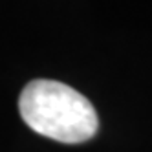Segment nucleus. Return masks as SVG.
Instances as JSON below:
<instances>
[{
    "mask_svg": "<svg viewBox=\"0 0 152 152\" xmlns=\"http://www.w3.org/2000/svg\"><path fill=\"white\" fill-rule=\"evenodd\" d=\"M18 110L31 130L61 143L88 141L99 128L94 104L72 86L51 79L28 83Z\"/></svg>",
    "mask_w": 152,
    "mask_h": 152,
    "instance_id": "obj_1",
    "label": "nucleus"
}]
</instances>
